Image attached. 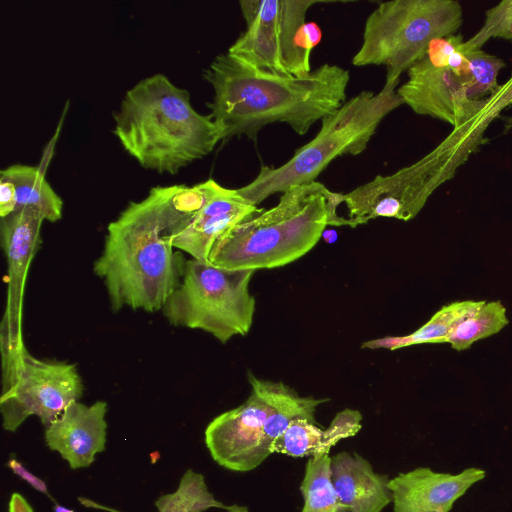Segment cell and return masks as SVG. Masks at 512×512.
I'll list each match as a JSON object with an SVG mask.
<instances>
[{
  "label": "cell",
  "mask_w": 512,
  "mask_h": 512,
  "mask_svg": "<svg viewBox=\"0 0 512 512\" xmlns=\"http://www.w3.org/2000/svg\"><path fill=\"white\" fill-rule=\"evenodd\" d=\"M322 237L327 243H333L337 238V233L334 230H325Z\"/></svg>",
  "instance_id": "f546056e"
},
{
  "label": "cell",
  "mask_w": 512,
  "mask_h": 512,
  "mask_svg": "<svg viewBox=\"0 0 512 512\" xmlns=\"http://www.w3.org/2000/svg\"><path fill=\"white\" fill-rule=\"evenodd\" d=\"M53 509H54V512H74L73 510H70L66 507L59 505V504H55Z\"/></svg>",
  "instance_id": "4dcf8cb0"
},
{
  "label": "cell",
  "mask_w": 512,
  "mask_h": 512,
  "mask_svg": "<svg viewBox=\"0 0 512 512\" xmlns=\"http://www.w3.org/2000/svg\"><path fill=\"white\" fill-rule=\"evenodd\" d=\"M251 394L240 406L216 416L204 432L212 459L235 472H249L272 453L265 443L264 425L274 410L273 381L248 373Z\"/></svg>",
  "instance_id": "30bf717a"
},
{
  "label": "cell",
  "mask_w": 512,
  "mask_h": 512,
  "mask_svg": "<svg viewBox=\"0 0 512 512\" xmlns=\"http://www.w3.org/2000/svg\"><path fill=\"white\" fill-rule=\"evenodd\" d=\"M203 76L213 88L209 114L222 127L224 140L255 138L276 122L304 135L346 102L350 80L349 71L338 65L325 63L304 76L282 75L228 52L216 56Z\"/></svg>",
  "instance_id": "7a4b0ae2"
},
{
  "label": "cell",
  "mask_w": 512,
  "mask_h": 512,
  "mask_svg": "<svg viewBox=\"0 0 512 512\" xmlns=\"http://www.w3.org/2000/svg\"><path fill=\"white\" fill-rule=\"evenodd\" d=\"M361 421V413L353 409L338 412L325 429L306 419H296L272 442L271 453L295 458L329 453L341 440L355 436L362 427Z\"/></svg>",
  "instance_id": "e0dca14e"
},
{
  "label": "cell",
  "mask_w": 512,
  "mask_h": 512,
  "mask_svg": "<svg viewBox=\"0 0 512 512\" xmlns=\"http://www.w3.org/2000/svg\"><path fill=\"white\" fill-rule=\"evenodd\" d=\"M0 177L10 181L15 188V210L34 209L50 222H56L62 217L63 201L39 167L13 164L2 168Z\"/></svg>",
  "instance_id": "d6986e66"
},
{
  "label": "cell",
  "mask_w": 512,
  "mask_h": 512,
  "mask_svg": "<svg viewBox=\"0 0 512 512\" xmlns=\"http://www.w3.org/2000/svg\"><path fill=\"white\" fill-rule=\"evenodd\" d=\"M0 348L4 430L15 432L30 416L47 428L81 398L83 383L75 364L35 358L24 342L0 343Z\"/></svg>",
  "instance_id": "9c48e42d"
},
{
  "label": "cell",
  "mask_w": 512,
  "mask_h": 512,
  "mask_svg": "<svg viewBox=\"0 0 512 512\" xmlns=\"http://www.w3.org/2000/svg\"><path fill=\"white\" fill-rule=\"evenodd\" d=\"M113 134L142 167L175 174L224 140L210 114H200L189 92L162 73L139 80L113 114Z\"/></svg>",
  "instance_id": "3957f363"
},
{
  "label": "cell",
  "mask_w": 512,
  "mask_h": 512,
  "mask_svg": "<svg viewBox=\"0 0 512 512\" xmlns=\"http://www.w3.org/2000/svg\"><path fill=\"white\" fill-rule=\"evenodd\" d=\"M315 0H241L245 31L228 53L263 70L304 76L311 70V50L321 39L315 23H306Z\"/></svg>",
  "instance_id": "ba28073f"
},
{
  "label": "cell",
  "mask_w": 512,
  "mask_h": 512,
  "mask_svg": "<svg viewBox=\"0 0 512 512\" xmlns=\"http://www.w3.org/2000/svg\"><path fill=\"white\" fill-rule=\"evenodd\" d=\"M16 193L13 184L0 177V216L4 217L15 210Z\"/></svg>",
  "instance_id": "83f0119b"
},
{
  "label": "cell",
  "mask_w": 512,
  "mask_h": 512,
  "mask_svg": "<svg viewBox=\"0 0 512 512\" xmlns=\"http://www.w3.org/2000/svg\"><path fill=\"white\" fill-rule=\"evenodd\" d=\"M327 401L329 399L300 396L283 382H273L274 410L264 425L266 445L270 448L272 442L296 419H306L318 424L315 419L316 409Z\"/></svg>",
  "instance_id": "44dd1931"
},
{
  "label": "cell",
  "mask_w": 512,
  "mask_h": 512,
  "mask_svg": "<svg viewBox=\"0 0 512 512\" xmlns=\"http://www.w3.org/2000/svg\"><path fill=\"white\" fill-rule=\"evenodd\" d=\"M254 272L186 260L180 282L161 311L171 325L201 329L222 344L245 336L255 312V299L249 292Z\"/></svg>",
  "instance_id": "52a82bcc"
},
{
  "label": "cell",
  "mask_w": 512,
  "mask_h": 512,
  "mask_svg": "<svg viewBox=\"0 0 512 512\" xmlns=\"http://www.w3.org/2000/svg\"><path fill=\"white\" fill-rule=\"evenodd\" d=\"M299 489L304 500L301 512H346L332 482L329 453L321 452L308 458Z\"/></svg>",
  "instance_id": "7402d4cb"
},
{
  "label": "cell",
  "mask_w": 512,
  "mask_h": 512,
  "mask_svg": "<svg viewBox=\"0 0 512 512\" xmlns=\"http://www.w3.org/2000/svg\"><path fill=\"white\" fill-rule=\"evenodd\" d=\"M407 74L408 80L396 91L403 104L416 114L442 120L454 128L486 107V98H469L460 79L450 69L434 66L427 56L410 67Z\"/></svg>",
  "instance_id": "8fae6325"
},
{
  "label": "cell",
  "mask_w": 512,
  "mask_h": 512,
  "mask_svg": "<svg viewBox=\"0 0 512 512\" xmlns=\"http://www.w3.org/2000/svg\"><path fill=\"white\" fill-rule=\"evenodd\" d=\"M344 194L320 182L297 185L276 206L234 226L214 245L209 262L226 269L258 270L287 265L309 252L327 226H350L337 214Z\"/></svg>",
  "instance_id": "277c9868"
},
{
  "label": "cell",
  "mask_w": 512,
  "mask_h": 512,
  "mask_svg": "<svg viewBox=\"0 0 512 512\" xmlns=\"http://www.w3.org/2000/svg\"><path fill=\"white\" fill-rule=\"evenodd\" d=\"M263 209L248 202L237 189L217 185L204 205L172 238V245L193 259L209 262L215 243L239 223Z\"/></svg>",
  "instance_id": "4fadbf2b"
},
{
  "label": "cell",
  "mask_w": 512,
  "mask_h": 512,
  "mask_svg": "<svg viewBox=\"0 0 512 512\" xmlns=\"http://www.w3.org/2000/svg\"><path fill=\"white\" fill-rule=\"evenodd\" d=\"M508 322L506 308L500 301H486L456 326L446 343L457 351L467 350L476 341L498 333Z\"/></svg>",
  "instance_id": "603a6c76"
},
{
  "label": "cell",
  "mask_w": 512,
  "mask_h": 512,
  "mask_svg": "<svg viewBox=\"0 0 512 512\" xmlns=\"http://www.w3.org/2000/svg\"><path fill=\"white\" fill-rule=\"evenodd\" d=\"M7 466L12 470L14 474L19 476L22 480L27 482L30 486H32L35 490L47 495L49 497L48 487L45 482L35 476L32 472L26 469L21 462H19L16 458L11 457L7 462Z\"/></svg>",
  "instance_id": "4316f807"
},
{
  "label": "cell",
  "mask_w": 512,
  "mask_h": 512,
  "mask_svg": "<svg viewBox=\"0 0 512 512\" xmlns=\"http://www.w3.org/2000/svg\"><path fill=\"white\" fill-rule=\"evenodd\" d=\"M486 100V109L493 119L496 118L503 109L512 106V76L506 83L499 85L495 92L487 97Z\"/></svg>",
  "instance_id": "484cf974"
},
{
  "label": "cell",
  "mask_w": 512,
  "mask_h": 512,
  "mask_svg": "<svg viewBox=\"0 0 512 512\" xmlns=\"http://www.w3.org/2000/svg\"><path fill=\"white\" fill-rule=\"evenodd\" d=\"M107 403L85 405L72 403L52 424L45 428V442L67 461L71 469L89 467L106 447Z\"/></svg>",
  "instance_id": "9a60e30c"
},
{
  "label": "cell",
  "mask_w": 512,
  "mask_h": 512,
  "mask_svg": "<svg viewBox=\"0 0 512 512\" xmlns=\"http://www.w3.org/2000/svg\"><path fill=\"white\" fill-rule=\"evenodd\" d=\"M491 38L512 41V0H503L485 13L483 26L465 41L470 49H481Z\"/></svg>",
  "instance_id": "d4e9b609"
},
{
  "label": "cell",
  "mask_w": 512,
  "mask_h": 512,
  "mask_svg": "<svg viewBox=\"0 0 512 512\" xmlns=\"http://www.w3.org/2000/svg\"><path fill=\"white\" fill-rule=\"evenodd\" d=\"M43 216L31 208L17 209L0 219V241L7 262V301L0 339L23 340L22 308L26 277L41 244Z\"/></svg>",
  "instance_id": "7c38bea8"
},
{
  "label": "cell",
  "mask_w": 512,
  "mask_h": 512,
  "mask_svg": "<svg viewBox=\"0 0 512 512\" xmlns=\"http://www.w3.org/2000/svg\"><path fill=\"white\" fill-rule=\"evenodd\" d=\"M331 476L346 512H382L393 502L389 477L376 473L360 454L342 451L331 457Z\"/></svg>",
  "instance_id": "2e32d148"
},
{
  "label": "cell",
  "mask_w": 512,
  "mask_h": 512,
  "mask_svg": "<svg viewBox=\"0 0 512 512\" xmlns=\"http://www.w3.org/2000/svg\"><path fill=\"white\" fill-rule=\"evenodd\" d=\"M9 512H34L27 500L19 493H13L9 501Z\"/></svg>",
  "instance_id": "f1b7e54d"
},
{
  "label": "cell",
  "mask_w": 512,
  "mask_h": 512,
  "mask_svg": "<svg viewBox=\"0 0 512 512\" xmlns=\"http://www.w3.org/2000/svg\"><path fill=\"white\" fill-rule=\"evenodd\" d=\"M158 512H204L210 508L227 512H249L246 506L225 505L209 491L204 476L188 469L173 493L160 496L155 501Z\"/></svg>",
  "instance_id": "ffe728a7"
},
{
  "label": "cell",
  "mask_w": 512,
  "mask_h": 512,
  "mask_svg": "<svg viewBox=\"0 0 512 512\" xmlns=\"http://www.w3.org/2000/svg\"><path fill=\"white\" fill-rule=\"evenodd\" d=\"M462 22L463 10L455 0L381 2L365 21L352 64L384 66V84L397 86L400 75L427 55L434 39L456 34Z\"/></svg>",
  "instance_id": "8992f818"
},
{
  "label": "cell",
  "mask_w": 512,
  "mask_h": 512,
  "mask_svg": "<svg viewBox=\"0 0 512 512\" xmlns=\"http://www.w3.org/2000/svg\"><path fill=\"white\" fill-rule=\"evenodd\" d=\"M485 302V300L452 302L443 306L428 322L413 333L406 336H386L368 340L362 344V348L396 350L424 343H446L456 326Z\"/></svg>",
  "instance_id": "ac0fdd59"
},
{
  "label": "cell",
  "mask_w": 512,
  "mask_h": 512,
  "mask_svg": "<svg viewBox=\"0 0 512 512\" xmlns=\"http://www.w3.org/2000/svg\"><path fill=\"white\" fill-rule=\"evenodd\" d=\"M485 476L486 471L476 467L458 474L436 472L429 467L401 472L388 484L393 512H450L456 500Z\"/></svg>",
  "instance_id": "5bb4252c"
},
{
  "label": "cell",
  "mask_w": 512,
  "mask_h": 512,
  "mask_svg": "<svg viewBox=\"0 0 512 512\" xmlns=\"http://www.w3.org/2000/svg\"><path fill=\"white\" fill-rule=\"evenodd\" d=\"M210 178L193 186H156L131 201L107 227L104 248L93 271L103 280L113 312L125 306L153 313L162 310L180 282L182 260L172 238L211 196Z\"/></svg>",
  "instance_id": "6da1fadb"
},
{
  "label": "cell",
  "mask_w": 512,
  "mask_h": 512,
  "mask_svg": "<svg viewBox=\"0 0 512 512\" xmlns=\"http://www.w3.org/2000/svg\"><path fill=\"white\" fill-rule=\"evenodd\" d=\"M464 53L468 61L470 82L467 93L472 100H481L491 95L499 87L497 76L505 67V62L495 55L488 54L482 49H470L465 46Z\"/></svg>",
  "instance_id": "cb8c5ba5"
},
{
  "label": "cell",
  "mask_w": 512,
  "mask_h": 512,
  "mask_svg": "<svg viewBox=\"0 0 512 512\" xmlns=\"http://www.w3.org/2000/svg\"><path fill=\"white\" fill-rule=\"evenodd\" d=\"M397 86L383 85L375 93L362 91L321 120L316 136L278 167L262 166L258 175L238 192L257 206L275 193L309 184L336 158L362 153L381 121L403 104Z\"/></svg>",
  "instance_id": "5b68a950"
}]
</instances>
